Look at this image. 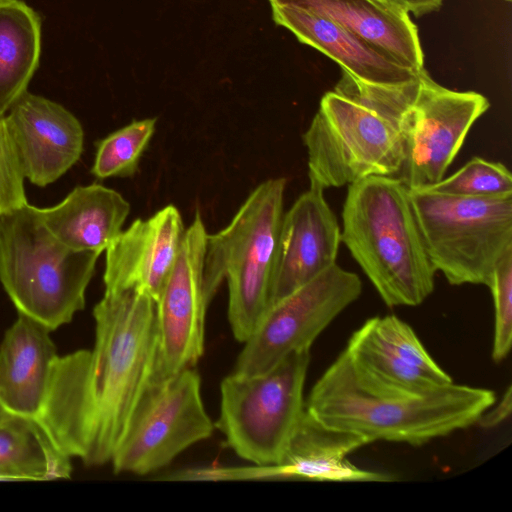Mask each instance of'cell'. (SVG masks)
I'll return each mask as SVG.
<instances>
[{
    "label": "cell",
    "instance_id": "cell-28",
    "mask_svg": "<svg viewBox=\"0 0 512 512\" xmlns=\"http://www.w3.org/2000/svg\"><path fill=\"white\" fill-rule=\"evenodd\" d=\"M512 410V387L509 385L499 401H495L478 418L476 424L491 429L505 421Z\"/></svg>",
    "mask_w": 512,
    "mask_h": 512
},
{
    "label": "cell",
    "instance_id": "cell-22",
    "mask_svg": "<svg viewBox=\"0 0 512 512\" xmlns=\"http://www.w3.org/2000/svg\"><path fill=\"white\" fill-rule=\"evenodd\" d=\"M70 459L39 420L12 412L0 420V481L67 479Z\"/></svg>",
    "mask_w": 512,
    "mask_h": 512
},
{
    "label": "cell",
    "instance_id": "cell-14",
    "mask_svg": "<svg viewBox=\"0 0 512 512\" xmlns=\"http://www.w3.org/2000/svg\"><path fill=\"white\" fill-rule=\"evenodd\" d=\"M23 175L45 187L80 159L84 131L62 105L25 91L4 116Z\"/></svg>",
    "mask_w": 512,
    "mask_h": 512
},
{
    "label": "cell",
    "instance_id": "cell-11",
    "mask_svg": "<svg viewBox=\"0 0 512 512\" xmlns=\"http://www.w3.org/2000/svg\"><path fill=\"white\" fill-rule=\"evenodd\" d=\"M489 107L482 94L450 90L435 82L425 68L419 71L404 114V161L397 178L408 189L444 178L469 130Z\"/></svg>",
    "mask_w": 512,
    "mask_h": 512
},
{
    "label": "cell",
    "instance_id": "cell-27",
    "mask_svg": "<svg viewBox=\"0 0 512 512\" xmlns=\"http://www.w3.org/2000/svg\"><path fill=\"white\" fill-rule=\"evenodd\" d=\"M24 179L4 117H0V216L27 202Z\"/></svg>",
    "mask_w": 512,
    "mask_h": 512
},
{
    "label": "cell",
    "instance_id": "cell-12",
    "mask_svg": "<svg viewBox=\"0 0 512 512\" xmlns=\"http://www.w3.org/2000/svg\"><path fill=\"white\" fill-rule=\"evenodd\" d=\"M343 351L359 387L378 397L410 398L453 382L395 315L366 320Z\"/></svg>",
    "mask_w": 512,
    "mask_h": 512
},
{
    "label": "cell",
    "instance_id": "cell-26",
    "mask_svg": "<svg viewBox=\"0 0 512 512\" xmlns=\"http://www.w3.org/2000/svg\"><path fill=\"white\" fill-rule=\"evenodd\" d=\"M494 303L492 359L504 360L512 345V247L496 262L490 283Z\"/></svg>",
    "mask_w": 512,
    "mask_h": 512
},
{
    "label": "cell",
    "instance_id": "cell-7",
    "mask_svg": "<svg viewBox=\"0 0 512 512\" xmlns=\"http://www.w3.org/2000/svg\"><path fill=\"white\" fill-rule=\"evenodd\" d=\"M428 259L451 285H485L512 247V195L471 198L409 189Z\"/></svg>",
    "mask_w": 512,
    "mask_h": 512
},
{
    "label": "cell",
    "instance_id": "cell-17",
    "mask_svg": "<svg viewBox=\"0 0 512 512\" xmlns=\"http://www.w3.org/2000/svg\"><path fill=\"white\" fill-rule=\"evenodd\" d=\"M369 444L357 434L324 425L306 410L282 460L275 465L223 468L225 479L296 478L331 482H389L393 476L365 470L347 456Z\"/></svg>",
    "mask_w": 512,
    "mask_h": 512
},
{
    "label": "cell",
    "instance_id": "cell-24",
    "mask_svg": "<svg viewBox=\"0 0 512 512\" xmlns=\"http://www.w3.org/2000/svg\"><path fill=\"white\" fill-rule=\"evenodd\" d=\"M156 118L132 121L97 143L91 173L98 179L131 177L156 127Z\"/></svg>",
    "mask_w": 512,
    "mask_h": 512
},
{
    "label": "cell",
    "instance_id": "cell-2",
    "mask_svg": "<svg viewBox=\"0 0 512 512\" xmlns=\"http://www.w3.org/2000/svg\"><path fill=\"white\" fill-rule=\"evenodd\" d=\"M417 80L418 74L383 86L342 70L302 136L310 186L325 190L370 176L397 177L404 161V114Z\"/></svg>",
    "mask_w": 512,
    "mask_h": 512
},
{
    "label": "cell",
    "instance_id": "cell-30",
    "mask_svg": "<svg viewBox=\"0 0 512 512\" xmlns=\"http://www.w3.org/2000/svg\"><path fill=\"white\" fill-rule=\"evenodd\" d=\"M10 413L0 401V420Z\"/></svg>",
    "mask_w": 512,
    "mask_h": 512
},
{
    "label": "cell",
    "instance_id": "cell-21",
    "mask_svg": "<svg viewBox=\"0 0 512 512\" xmlns=\"http://www.w3.org/2000/svg\"><path fill=\"white\" fill-rule=\"evenodd\" d=\"M39 212L62 243L101 254L122 231L130 204L119 192L94 183L75 187L63 201Z\"/></svg>",
    "mask_w": 512,
    "mask_h": 512
},
{
    "label": "cell",
    "instance_id": "cell-31",
    "mask_svg": "<svg viewBox=\"0 0 512 512\" xmlns=\"http://www.w3.org/2000/svg\"><path fill=\"white\" fill-rule=\"evenodd\" d=\"M505 1L510 2L511 0H505Z\"/></svg>",
    "mask_w": 512,
    "mask_h": 512
},
{
    "label": "cell",
    "instance_id": "cell-18",
    "mask_svg": "<svg viewBox=\"0 0 512 512\" xmlns=\"http://www.w3.org/2000/svg\"><path fill=\"white\" fill-rule=\"evenodd\" d=\"M274 22L292 32L299 42L324 53L358 80L393 86L413 80L418 72L405 67L363 38L313 12L271 4ZM421 71V70H420Z\"/></svg>",
    "mask_w": 512,
    "mask_h": 512
},
{
    "label": "cell",
    "instance_id": "cell-5",
    "mask_svg": "<svg viewBox=\"0 0 512 512\" xmlns=\"http://www.w3.org/2000/svg\"><path fill=\"white\" fill-rule=\"evenodd\" d=\"M285 187V178L262 182L224 229L207 235L205 298L209 305L220 284L227 280L228 319L240 342L251 336L270 305Z\"/></svg>",
    "mask_w": 512,
    "mask_h": 512
},
{
    "label": "cell",
    "instance_id": "cell-19",
    "mask_svg": "<svg viewBox=\"0 0 512 512\" xmlns=\"http://www.w3.org/2000/svg\"><path fill=\"white\" fill-rule=\"evenodd\" d=\"M48 327L18 312L0 345V401L12 413L39 419L56 347Z\"/></svg>",
    "mask_w": 512,
    "mask_h": 512
},
{
    "label": "cell",
    "instance_id": "cell-3",
    "mask_svg": "<svg viewBox=\"0 0 512 512\" xmlns=\"http://www.w3.org/2000/svg\"><path fill=\"white\" fill-rule=\"evenodd\" d=\"M496 401L492 390L453 382L420 396L384 398L356 383L342 351L312 387L305 410L326 426L364 437L420 446L476 424Z\"/></svg>",
    "mask_w": 512,
    "mask_h": 512
},
{
    "label": "cell",
    "instance_id": "cell-15",
    "mask_svg": "<svg viewBox=\"0 0 512 512\" xmlns=\"http://www.w3.org/2000/svg\"><path fill=\"white\" fill-rule=\"evenodd\" d=\"M340 243L324 190L310 186L283 215L269 307L337 263Z\"/></svg>",
    "mask_w": 512,
    "mask_h": 512
},
{
    "label": "cell",
    "instance_id": "cell-25",
    "mask_svg": "<svg viewBox=\"0 0 512 512\" xmlns=\"http://www.w3.org/2000/svg\"><path fill=\"white\" fill-rule=\"evenodd\" d=\"M419 189L458 197H501L512 195V175L500 162L473 157L449 177Z\"/></svg>",
    "mask_w": 512,
    "mask_h": 512
},
{
    "label": "cell",
    "instance_id": "cell-9",
    "mask_svg": "<svg viewBox=\"0 0 512 512\" xmlns=\"http://www.w3.org/2000/svg\"><path fill=\"white\" fill-rule=\"evenodd\" d=\"M200 388V376L193 368L150 382L113 455L114 471L150 473L209 438L214 424L205 411Z\"/></svg>",
    "mask_w": 512,
    "mask_h": 512
},
{
    "label": "cell",
    "instance_id": "cell-23",
    "mask_svg": "<svg viewBox=\"0 0 512 512\" xmlns=\"http://www.w3.org/2000/svg\"><path fill=\"white\" fill-rule=\"evenodd\" d=\"M40 53L39 15L21 0H0V117L27 91Z\"/></svg>",
    "mask_w": 512,
    "mask_h": 512
},
{
    "label": "cell",
    "instance_id": "cell-10",
    "mask_svg": "<svg viewBox=\"0 0 512 512\" xmlns=\"http://www.w3.org/2000/svg\"><path fill=\"white\" fill-rule=\"evenodd\" d=\"M359 276L333 264L272 304L244 342L234 373H264L289 354L310 350L317 337L361 295Z\"/></svg>",
    "mask_w": 512,
    "mask_h": 512
},
{
    "label": "cell",
    "instance_id": "cell-20",
    "mask_svg": "<svg viewBox=\"0 0 512 512\" xmlns=\"http://www.w3.org/2000/svg\"><path fill=\"white\" fill-rule=\"evenodd\" d=\"M304 9L341 25L399 64L424 69L418 28L409 13L387 0H268Z\"/></svg>",
    "mask_w": 512,
    "mask_h": 512
},
{
    "label": "cell",
    "instance_id": "cell-13",
    "mask_svg": "<svg viewBox=\"0 0 512 512\" xmlns=\"http://www.w3.org/2000/svg\"><path fill=\"white\" fill-rule=\"evenodd\" d=\"M207 235L197 211L185 229L176 262L156 302L158 343L150 382L193 368L203 354L208 306L203 288Z\"/></svg>",
    "mask_w": 512,
    "mask_h": 512
},
{
    "label": "cell",
    "instance_id": "cell-4",
    "mask_svg": "<svg viewBox=\"0 0 512 512\" xmlns=\"http://www.w3.org/2000/svg\"><path fill=\"white\" fill-rule=\"evenodd\" d=\"M341 242L389 307L420 305L435 273L409 198L397 177L370 176L348 185Z\"/></svg>",
    "mask_w": 512,
    "mask_h": 512
},
{
    "label": "cell",
    "instance_id": "cell-8",
    "mask_svg": "<svg viewBox=\"0 0 512 512\" xmlns=\"http://www.w3.org/2000/svg\"><path fill=\"white\" fill-rule=\"evenodd\" d=\"M310 350L294 352L260 374L232 373L221 383L217 427L241 458L278 464L305 412Z\"/></svg>",
    "mask_w": 512,
    "mask_h": 512
},
{
    "label": "cell",
    "instance_id": "cell-16",
    "mask_svg": "<svg viewBox=\"0 0 512 512\" xmlns=\"http://www.w3.org/2000/svg\"><path fill=\"white\" fill-rule=\"evenodd\" d=\"M184 232L181 214L173 205L147 219H136L105 250V292L132 289L157 302Z\"/></svg>",
    "mask_w": 512,
    "mask_h": 512
},
{
    "label": "cell",
    "instance_id": "cell-29",
    "mask_svg": "<svg viewBox=\"0 0 512 512\" xmlns=\"http://www.w3.org/2000/svg\"><path fill=\"white\" fill-rule=\"evenodd\" d=\"M396 6L404 9L408 13H413L416 16L438 10L443 0H387Z\"/></svg>",
    "mask_w": 512,
    "mask_h": 512
},
{
    "label": "cell",
    "instance_id": "cell-1",
    "mask_svg": "<svg viewBox=\"0 0 512 512\" xmlns=\"http://www.w3.org/2000/svg\"><path fill=\"white\" fill-rule=\"evenodd\" d=\"M93 315V349L56 357L38 420L68 456L103 465L153 375L156 302L132 289L105 292Z\"/></svg>",
    "mask_w": 512,
    "mask_h": 512
},
{
    "label": "cell",
    "instance_id": "cell-6",
    "mask_svg": "<svg viewBox=\"0 0 512 512\" xmlns=\"http://www.w3.org/2000/svg\"><path fill=\"white\" fill-rule=\"evenodd\" d=\"M99 255L62 243L28 202L0 216V281L17 311L50 331L84 308Z\"/></svg>",
    "mask_w": 512,
    "mask_h": 512
}]
</instances>
